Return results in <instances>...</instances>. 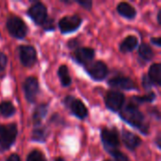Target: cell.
<instances>
[{"label": "cell", "mask_w": 161, "mask_h": 161, "mask_svg": "<svg viewBox=\"0 0 161 161\" xmlns=\"http://www.w3.org/2000/svg\"><path fill=\"white\" fill-rule=\"evenodd\" d=\"M138 54L139 57L142 60H143L144 62H148L151 61L154 58V51L151 48V46L147 43H141V45L139 46V50H138Z\"/></svg>", "instance_id": "d6986e66"}, {"label": "cell", "mask_w": 161, "mask_h": 161, "mask_svg": "<svg viewBox=\"0 0 161 161\" xmlns=\"http://www.w3.org/2000/svg\"><path fill=\"white\" fill-rule=\"evenodd\" d=\"M108 85L113 89L124 90V91H133L138 90V86L136 83L127 76H114L108 81Z\"/></svg>", "instance_id": "7c38bea8"}, {"label": "cell", "mask_w": 161, "mask_h": 161, "mask_svg": "<svg viewBox=\"0 0 161 161\" xmlns=\"http://www.w3.org/2000/svg\"><path fill=\"white\" fill-rule=\"evenodd\" d=\"M78 45V41L77 40H71L68 42V47L69 48H75Z\"/></svg>", "instance_id": "1f68e13d"}, {"label": "cell", "mask_w": 161, "mask_h": 161, "mask_svg": "<svg viewBox=\"0 0 161 161\" xmlns=\"http://www.w3.org/2000/svg\"><path fill=\"white\" fill-rule=\"evenodd\" d=\"M26 14L37 25H42V24L48 18L47 8L42 2H35L33 5H31L27 9Z\"/></svg>", "instance_id": "52a82bcc"}, {"label": "cell", "mask_w": 161, "mask_h": 161, "mask_svg": "<svg viewBox=\"0 0 161 161\" xmlns=\"http://www.w3.org/2000/svg\"><path fill=\"white\" fill-rule=\"evenodd\" d=\"M86 71L88 75L95 81L104 80L108 74V68L107 64L102 60H97L93 62L86 68Z\"/></svg>", "instance_id": "8fae6325"}, {"label": "cell", "mask_w": 161, "mask_h": 161, "mask_svg": "<svg viewBox=\"0 0 161 161\" xmlns=\"http://www.w3.org/2000/svg\"><path fill=\"white\" fill-rule=\"evenodd\" d=\"M119 115L121 119L129 125L139 129L143 134H148V125L144 122V115L136 105L130 102L128 105L122 108Z\"/></svg>", "instance_id": "6da1fadb"}, {"label": "cell", "mask_w": 161, "mask_h": 161, "mask_svg": "<svg viewBox=\"0 0 161 161\" xmlns=\"http://www.w3.org/2000/svg\"><path fill=\"white\" fill-rule=\"evenodd\" d=\"M156 93L153 92H148L147 94L145 95H142V96H134L132 98V104L136 105L137 107L141 104H144V103H152L156 100Z\"/></svg>", "instance_id": "603a6c76"}, {"label": "cell", "mask_w": 161, "mask_h": 161, "mask_svg": "<svg viewBox=\"0 0 161 161\" xmlns=\"http://www.w3.org/2000/svg\"><path fill=\"white\" fill-rule=\"evenodd\" d=\"M160 139H161L160 135H158V137H157V140H156V144H157V146H158V149H160L161 148Z\"/></svg>", "instance_id": "d6a6232c"}, {"label": "cell", "mask_w": 161, "mask_h": 161, "mask_svg": "<svg viewBox=\"0 0 161 161\" xmlns=\"http://www.w3.org/2000/svg\"><path fill=\"white\" fill-rule=\"evenodd\" d=\"M151 43L158 46V47H160L161 46V39L160 37H153L151 38Z\"/></svg>", "instance_id": "f546056e"}, {"label": "cell", "mask_w": 161, "mask_h": 161, "mask_svg": "<svg viewBox=\"0 0 161 161\" xmlns=\"http://www.w3.org/2000/svg\"><path fill=\"white\" fill-rule=\"evenodd\" d=\"M116 9H117L118 13L121 16H123V17H125L126 19H129V20L134 19L137 16L136 8L133 6H131L129 3H127V2H121V3H119L117 8H116Z\"/></svg>", "instance_id": "2e32d148"}, {"label": "cell", "mask_w": 161, "mask_h": 161, "mask_svg": "<svg viewBox=\"0 0 161 161\" xmlns=\"http://www.w3.org/2000/svg\"><path fill=\"white\" fill-rule=\"evenodd\" d=\"M108 153H109L112 156V158H114V161H129L127 156L125 154L122 153L121 151H119L118 149L111 150Z\"/></svg>", "instance_id": "d4e9b609"}, {"label": "cell", "mask_w": 161, "mask_h": 161, "mask_svg": "<svg viewBox=\"0 0 161 161\" xmlns=\"http://www.w3.org/2000/svg\"><path fill=\"white\" fill-rule=\"evenodd\" d=\"M75 2L88 10H90L92 8V1H91V0H77Z\"/></svg>", "instance_id": "f1b7e54d"}, {"label": "cell", "mask_w": 161, "mask_h": 161, "mask_svg": "<svg viewBox=\"0 0 161 161\" xmlns=\"http://www.w3.org/2000/svg\"><path fill=\"white\" fill-rule=\"evenodd\" d=\"M122 140L125 147L130 151H135L142 144V139L138 135L126 129H123L122 131Z\"/></svg>", "instance_id": "5bb4252c"}, {"label": "cell", "mask_w": 161, "mask_h": 161, "mask_svg": "<svg viewBox=\"0 0 161 161\" xmlns=\"http://www.w3.org/2000/svg\"><path fill=\"white\" fill-rule=\"evenodd\" d=\"M139 44L138 38L134 35L127 36L120 44V51L123 54H127L129 52H132Z\"/></svg>", "instance_id": "e0dca14e"}, {"label": "cell", "mask_w": 161, "mask_h": 161, "mask_svg": "<svg viewBox=\"0 0 161 161\" xmlns=\"http://www.w3.org/2000/svg\"><path fill=\"white\" fill-rule=\"evenodd\" d=\"M142 86H143V88H144L146 91H148V92H151V89H152L153 86H154V84L151 82V80L149 79V77H148L146 75H143V77H142Z\"/></svg>", "instance_id": "83f0119b"}, {"label": "cell", "mask_w": 161, "mask_h": 161, "mask_svg": "<svg viewBox=\"0 0 161 161\" xmlns=\"http://www.w3.org/2000/svg\"><path fill=\"white\" fill-rule=\"evenodd\" d=\"M95 57V51L94 49L91 47H78L75 49L74 53V58L75 60L81 64V65H87Z\"/></svg>", "instance_id": "4fadbf2b"}, {"label": "cell", "mask_w": 161, "mask_h": 161, "mask_svg": "<svg viewBox=\"0 0 161 161\" xmlns=\"http://www.w3.org/2000/svg\"><path fill=\"white\" fill-rule=\"evenodd\" d=\"M7 63H8V57L6 56L5 53L0 52V75L5 71Z\"/></svg>", "instance_id": "4316f807"}, {"label": "cell", "mask_w": 161, "mask_h": 161, "mask_svg": "<svg viewBox=\"0 0 161 161\" xmlns=\"http://www.w3.org/2000/svg\"><path fill=\"white\" fill-rule=\"evenodd\" d=\"M151 82L154 84V86H160L161 85V65L160 63H154L151 65L148 75Z\"/></svg>", "instance_id": "ac0fdd59"}, {"label": "cell", "mask_w": 161, "mask_h": 161, "mask_svg": "<svg viewBox=\"0 0 161 161\" xmlns=\"http://www.w3.org/2000/svg\"><path fill=\"white\" fill-rule=\"evenodd\" d=\"M48 112V105L47 104H41L35 108L32 113V124L35 127L40 126L42 120L45 118Z\"/></svg>", "instance_id": "9a60e30c"}, {"label": "cell", "mask_w": 161, "mask_h": 161, "mask_svg": "<svg viewBox=\"0 0 161 161\" xmlns=\"http://www.w3.org/2000/svg\"><path fill=\"white\" fill-rule=\"evenodd\" d=\"M105 161H111V160H105Z\"/></svg>", "instance_id": "d590c367"}, {"label": "cell", "mask_w": 161, "mask_h": 161, "mask_svg": "<svg viewBox=\"0 0 161 161\" xmlns=\"http://www.w3.org/2000/svg\"><path fill=\"white\" fill-rule=\"evenodd\" d=\"M82 24V18L77 15H68L64 16L58 21V27L60 32L63 34H68L77 30Z\"/></svg>", "instance_id": "30bf717a"}, {"label": "cell", "mask_w": 161, "mask_h": 161, "mask_svg": "<svg viewBox=\"0 0 161 161\" xmlns=\"http://www.w3.org/2000/svg\"><path fill=\"white\" fill-rule=\"evenodd\" d=\"M47 136H48L47 128L40 125V126H37L33 129L31 140L34 142H45Z\"/></svg>", "instance_id": "44dd1931"}, {"label": "cell", "mask_w": 161, "mask_h": 161, "mask_svg": "<svg viewBox=\"0 0 161 161\" xmlns=\"http://www.w3.org/2000/svg\"><path fill=\"white\" fill-rule=\"evenodd\" d=\"M18 55L23 66L30 68L37 62V51L32 45H20L18 47Z\"/></svg>", "instance_id": "8992f818"}, {"label": "cell", "mask_w": 161, "mask_h": 161, "mask_svg": "<svg viewBox=\"0 0 161 161\" xmlns=\"http://www.w3.org/2000/svg\"><path fill=\"white\" fill-rule=\"evenodd\" d=\"M7 29L8 33L15 39H24L28 32V27L24 20L16 15L8 16L7 20Z\"/></svg>", "instance_id": "3957f363"}, {"label": "cell", "mask_w": 161, "mask_h": 161, "mask_svg": "<svg viewBox=\"0 0 161 161\" xmlns=\"http://www.w3.org/2000/svg\"><path fill=\"white\" fill-rule=\"evenodd\" d=\"M101 141L107 152L118 149L120 146V138L117 128H103L101 130Z\"/></svg>", "instance_id": "5b68a950"}, {"label": "cell", "mask_w": 161, "mask_h": 161, "mask_svg": "<svg viewBox=\"0 0 161 161\" xmlns=\"http://www.w3.org/2000/svg\"><path fill=\"white\" fill-rule=\"evenodd\" d=\"M58 75L63 87H69L72 84V78L69 74V69L66 65H60L58 70Z\"/></svg>", "instance_id": "ffe728a7"}, {"label": "cell", "mask_w": 161, "mask_h": 161, "mask_svg": "<svg viewBox=\"0 0 161 161\" xmlns=\"http://www.w3.org/2000/svg\"><path fill=\"white\" fill-rule=\"evenodd\" d=\"M6 161H21V158L20 157L17 155V154H11L7 159Z\"/></svg>", "instance_id": "4dcf8cb0"}, {"label": "cell", "mask_w": 161, "mask_h": 161, "mask_svg": "<svg viewBox=\"0 0 161 161\" xmlns=\"http://www.w3.org/2000/svg\"><path fill=\"white\" fill-rule=\"evenodd\" d=\"M63 104L71 111V113L76 118L80 120H84L88 117L89 114L88 108H86L85 104L81 100L76 99L74 96L68 95L64 98Z\"/></svg>", "instance_id": "277c9868"}, {"label": "cell", "mask_w": 161, "mask_h": 161, "mask_svg": "<svg viewBox=\"0 0 161 161\" xmlns=\"http://www.w3.org/2000/svg\"><path fill=\"white\" fill-rule=\"evenodd\" d=\"M158 23L159 25L161 24V8H159L158 12Z\"/></svg>", "instance_id": "836d02e7"}, {"label": "cell", "mask_w": 161, "mask_h": 161, "mask_svg": "<svg viewBox=\"0 0 161 161\" xmlns=\"http://www.w3.org/2000/svg\"><path fill=\"white\" fill-rule=\"evenodd\" d=\"M125 94L119 91H109L105 97V104L108 109L117 112L120 111L125 104Z\"/></svg>", "instance_id": "9c48e42d"}, {"label": "cell", "mask_w": 161, "mask_h": 161, "mask_svg": "<svg viewBox=\"0 0 161 161\" xmlns=\"http://www.w3.org/2000/svg\"><path fill=\"white\" fill-rule=\"evenodd\" d=\"M23 90L26 101L30 104L35 103L40 92L39 81L35 76H28L23 83Z\"/></svg>", "instance_id": "ba28073f"}, {"label": "cell", "mask_w": 161, "mask_h": 161, "mask_svg": "<svg viewBox=\"0 0 161 161\" xmlns=\"http://www.w3.org/2000/svg\"><path fill=\"white\" fill-rule=\"evenodd\" d=\"M42 27L45 31H53V30L55 29V27H56L54 19L48 17V18L45 20V22L42 24Z\"/></svg>", "instance_id": "484cf974"}, {"label": "cell", "mask_w": 161, "mask_h": 161, "mask_svg": "<svg viewBox=\"0 0 161 161\" xmlns=\"http://www.w3.org/2000/svg\"><path fill=\"white\" fill-rule=\"evenodd\" d=\"M26 161H47V160H46V158H45V157H44V155H43V153H42V151L35 149V150H32V151L28 154V156H27V158H26Z\"/></svg>", "instance_id": "cb8c5ba5"}, {"label": "cell", "mask_w": 161, "mask_h": 161, "mask_svg": "<svg viewBox=\"0 0 161 161\" xmlns=\"http://www.w3.org/2000/svg\"><path fill=\"white\" fill-rule=\"evenodd\" d=\"M17 135L18 130L15 124L0 125V151L5 152L8 150L15 142Z\"/></svg>", "instance_id": "7a4b0ae2"}, {"label": "cell", "mask_w": 161, "mask_h": 161, "mask_svg": "<svg viewBox=\"0 0 161 161\" xmlns=\"http://www.w3.org/2000/svg\"><path fill=\"white\" fill-rule=\"evenodd\" d=\"M16 109L13 104L9 101H3L0 103V116L3 118H9L13 116Z\"/></svg>", "instance_id": "7402d4cb"}, {"label": "cell", "mask_w": 161, "mask_h": 161, "mask_svg": "<svg viewBox=\"0 0 161 161\" xmlns=\"http://www.w3.org/2000/svg\"><path fill=\"white\" fill-rule=\"evenodd\" d=\"M54 161H65V158H61V157H58V158H56Z\"/></svg>", "instance_id": "e575fe53"}]
</instances>
